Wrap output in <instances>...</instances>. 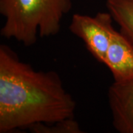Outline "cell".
I'll list each match as a JSON object with an SVG mask.
<instances>
[{
    "instance_id": "6da1fadb",
    "label": "cell",
    "mask_w": 133,
    "mask_h": 133,
    "mask_svg": "<svg viewBox=\"0 0 133 133\" xmlns=\"http://www.w3.org/2000/svg\"><path fill=\"white\" fill-rule=\"evenodd\" d=\"M76 103L56 72L38 71L0 46V133L75 117Z\"/></svg>"
},
{
    "instance_id": "7a4b0ae2",
    "label": "cell",
    "mask_w": 133,
    "mask_h": 133,
    "mask_svg": "<svg viewBox=\"0 0 133 133\" xmlns=\"http://www.w3.org/2000/svg\"><path fill=\"white\" fill-rule=\"evenodd\" d=\"M71 9V0H0V14L5 18L1 36L30 47L38 36H56Z\"/></svg>"
},
{
    "instance_id": "3957f363",
    "label": "cell",
    "mask_w": 133,
    "mask_h": 133,
    "mask_svg": "<svg viewBox=\"0 0 133 133\" xmlns=\"http://www.w3.org/2000/svg\"><path fill=\"white\" fill-rule=\"evenodd\" d=\"M109 12H98L94 16L75 14L69 29L81 38L90 54L100 63L104 62L112 35L115 29Z\"/></svg>"
},
{
    "instance_id": "277c9868",
    "label": "cell",
    "mask_w": 133,
    "mask_h": 133,
    "mask_svg": "<svg viewBox=\"0 0 133 133\" xmlns=\"http://www.w3.org/2000/svg\"><path fill=\"white\" fill-rule=\"evenodd\" d=\"M107 95L115 129L119 133H133V78L113 82Z\"/></svg>"
},
{
    "instance_id": "5b68a950",
    "label": "cell",
    "mask_w": 133,
    "mask_h": 133,
    "mask_svg": "<svg viewBox=\"0 0 133 133\" xmlns=\"http://www.w3.org/2000/svg\"><path fill=\"white\" fill-rule=\"evenodd\" d=\"M114 82H124L133 78V44L120 31L112 35L104 62Z\"/></svg>"
},
{
    "instance_id": "8992f818",
    "label": "cell",
    "mask_w": 133,
    "mask_h": 133,
    "mask_svg": "<svg viewBox=\"0 0 133 133\" xmlns=\"http://www.w3.org/2000/svg\"><path fill=\"white\" fill-rule=\"evenodd\" d=\"M106 6L119 31L133 44V0H107Z\"/></svg>"
},
{
    "instance_id": "52a82bcc",
    "label": "cell",
    "mask_w": 133,
    "mask_h": 133,
    "mask_svg": "<svg viewBox=\"0 0 133 133\" xmlns=\"http://www.w3.org/2000/svg\"><path fill=\"white\" fill-rule=\"evenodd\" d=\"M33 133H82L79 124L75 118L63 120L51 124H36L28 129Z\"/></svg>"
}]
</instances>
